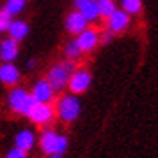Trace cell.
Segmentation results:
<instances>
[{"mask_svg":"<svg viewBox=\"0 0 158 158\" xmlns=\"http://www.w3.org/2000/svg\"><path fill=\"white\" fill-rule=\"evenodd\" d=\"M53 108H55V115H57L59 123L73 124V123L78 121V117L82 115V100L77 94L64 91L53 101Z\"/></svg>","mask_w":158,"mask_h":158,"instance_id":"1","label":"cell"},{"mask_svg":"<svg viewBox=\"0 0 158 158\" xmlns=\"http://www.w3.org/2000/svg\"><path fill=\"white\" fill-rule=\"evenodd\" d=\"M37 148L44 156L48 155H66L69 148V137L55 128H41L37 133Z\"/></svg>","mask_w":158,"mask_h":158,"instance_id":"2","label":"cell"},{"mask_svg":"<svg viewBox=\"0 0 158 158\" xmlns=\"http://www.w3.org/2000/svg\"><path fill=\"white\" fill-rule=\"evenodd\" d=\"M78 66V62H75V60H68V59H60L57 62H53V64L46 69V75H44V78L48 80L52 84V87L57 91L59 94L64 93L66 87H68V80L71 77V73L75 71V68Z\"/></svg>","mask_w":158,"mask_h":158,"instance_id":"3","label":"cell"},{"mask_svg":"<svg viewBox=\"0 0 158 158\" xmlns=\"http://www.w3.org/2000/svg\"><path fill=\"white\" fill-rule=\"evenodd\" d=\"M36 101L32 98L29 89H25L23 85L11 87L6 94V105H7L11 114L18 115V117H27V114L30 112V108Z\"/></svg>","mask_w":158,"mask_h":158,"instance_id":"4","label":"cell"},{"mask_svg":"<svg viewBox=\"0 0 158 158\" xmlns=\"http://www.w3.org/2000/svg\"><path fill=\"white\" fill-rule=\"evenodd\" d=\"M27 119L32 126L37 128H50L55 124L57 115H55V108L53 103H34L30 112L27 114Z\"/></svg>","mask_w":158,"mask_h":158,"instance_id":"5","label":"cell"},{"mask_svg":"<svg viewBox=\"0 0 158 158\" xmlns=\"http://www.w3.org/2000/svg\"><path fill=\"white\" fill-rule=\"evenodd\" d=\"M93 85V71L87 68V66H77L75 71L71 73V77L68 80V87L66 91L71 94H77V96H82L85 94Z\"/></svg>","mask_w":158,"mask_h":158,"instance_id":"6","label":"cell"},{"mask_svg":"<svg viewBox=\"0 0 158 158\" xmlns=\"http://www.w3.org/2000/svg\"><path fill=\"white\" fill-rule=\"evenodd\" d=\"M131 22H133V18L128 13H124L121 7H117L108 18L103 20V29H107L108 32H112L114 36H119V34H124L130 29Z\"/></svg>","mask_w":158,"mask_h":158,"instance_id":"7","label":"cell"},{"mask_svg":"<svg viewBox=\"0 0 158 158\" xmlns=\"http://www.w3.org/2000/svg\"><path fill=\"white\" fill-rule=\"evenodd\" d=\"M100 32L101 30L96 27V25H89L87 29H84L78 36H75L77 43H78L80 50L84 55H89V53H94L100 44Z\"/></svg>","mask_w":158,"mask_h":158,"instance_id":"8","label":"cell"},{"mask_svg":"<svg viewBox=\"0 0 158 158\" xmlns=\"http://www.w3.org/2000/svg\"><path fill=\"white\" fill-rule=\"evenodd\" d=\"M30 94H32V98L36 103H53V101L57 100L59 93L52 87V84L48 80L41 77V78H37L32 85H30Z\"/></svg>","mask_w":158,"mask_h":158,"instance_id":"9","label":"cell"},{"mask_svg":"<svg viewBox=\"0 0 158 158\" xmlns=\"http://www.w3.org/2000/svg\"><path fill=\"white\" fill-rule=\"evenodd\" d=\"M23 73L16 62H0V84L4 87H16L22 84Z\"/></svg>","mask_w":158,"mask_h":158,"instance_id":"10","label":"cell"},{"mask_svg":"<svg viewBox=\"0 0 158 158\" xmlns=\"http://www.w3.org/2000/svg\"><path fill=\"white\" fill-rule=\"evenodd\" d=\"M13 146L18 149L25 151L27 155H30L32 151L37 148V133L32 128H22L18 130L13 137Z\"/></svg>","mask_w":158,"mask_h":158,"instance_id":"11","label":"cell"},{"mask_svg":"<svg viewBox=\"0 0 158 158\" xmlns=\"http://www.w3.org/2000/svg\"><path fill=\"white\" fill-rule=\"evenodd\" d=\"M89 25H91V23L87 22L85 18L82 16V13L77 11V9H71V11L64 16V30L71 37L78 36L80 32H82L84 29H87Z\"/></svg>","mask_w":158,"mask_h":158,"instance_id":"12","label":"cell"},{"mask_svg":"<svg viewBox=\"0 0 158 158\" xmlns=\"http://www.w3.org/2000/svg\"><path fill=\"white\" fill-rule=\"evenodd\" d=\"M73 7L77 9V11H80L82 16H84L91 25L101 22L100 9H98L96 0H73Z\"/></svg>","mask_w":158,"mask_h":158,"instance_id":"13","label":"cell"},{"mask_svg":"<svg viewBox=\"0 0 158 158\" xmlns=\"http://www.w3.org/2000/svg\"><path fill=\"white\" fill-rule=\"evenodd\" d=\"M20 57V43L13 37H2L0 39V62H16Z\"/></svg>","mask_w":158,"mask_h":158,"instance_id":"14","label":"cell"},{"mask_svg":"<svg viewBox=\"0 0 158 158\" xmlns=\"http://www.w3.org/2000/svg\"><path fill=\"white\" fill-rule=\"evenodd\" d=\"M29 34H30L29 22H25L22 18H15V20L11 22V27H9V30H7L9 37H13L15 41L22 43V41H25V39L29 37Z\"/></svg>","mask_w":158,"mask_h":158,"instance_id":"15","label":"cell"},{"mask_svg":"<svg viewBox=\"0 0 158 158\" xmlns=\"http://www.w3.org/2000/svg\"><path fill=\"white\" fill-rule=\"evenodd\" d=\"M62 55H64V59L75 60V62H80V59L84 57V53H82V50H80V46H78L75 37H69L64 43V46H62Z\"/></svg>","mask_w":158,"mask_h":158,"instance_id":"16","label":"cell"},{"mask_svg":"<svg viewBox=\"0 0 158 158\" xmlns=\"http://www.w3.org/2000/svg\"><path fill=\"white\" fill-rule=\"evenodd\" d=\"M119 2H121L119 7H121L124 13H128L131 18L142 15V11H144V2L142 0H119Z\"/></svg>","mask_w":158,"mask_h":158,"instance_id":"17","label":"cell"},{"mask_svg":"<svg viewBox=\"0 0 158 158\" xmlns=\"http://www.w3.org/2000/svg\"><path fill=\"white\" fill-rule=\"evenodd\" d=\"M96 4H98V9H100L101 22H103L105 18H108V16L117 9V2H115V0H96Z\"/></svg>","mask_w":158,"mask_h":158,"instance_id":"18","label":"cell"},{"mask_svg":"<svg viewBox=\"0 0 158 158\" xmlns=\"http://www.w3.org/2000/svg\"><path fill=\"white\" fill-rule=\"evenodd\" d=\"M4 7L16 18V16H20L27 9V0H6Z\"/></svg>","mask_w":158,"mask_h":158,"instance_id":"19","label":"cell"},{"mask_svg":"<svg viewBox=\"0 0 158 158\" xmlns=\"http://www.w3.org/2000/svg\"><path fill=\"white\" fill-rule=\"evenodd\" d=\"M15 20V16L9 13L6 7H0V34H7L11 22Z\"/></svg>","mask_w":158,"mask_h":158,"instance_id":"20","label":"cell"},{"mask_svg":"<svg viewBox=\"0 0 158 158\" xmlns=\"http://www.w3.org/2000/svg\"><path fill=\"white\" fill-rule=\"evenodd\" d=\"M4 158H29V155L25 153V151L18 149V148H11V149L6 151V155H4Z\"/></svg>","mask_w":158,"mask_h":158,"instance_id":"21","label":"cell"},{"mask_svg":"<svg viewBox=\"0 0 158 158\" xmlns=\"http://www.w3.org/2000/svg\"><path fill=\"white\" fill-rule=\"evenodd\" d=\"M114 34H112V32H108L107 29H103L100 32V44L101 46H107V44H110L112 43V41H114Z\"/></svg>","mask_w":158,"mask_h":158,"instance_id":"22","label":"cell"},{"mask_svg":"<svg viewBox=\"0 0 158 158\" xmlns=\"http://www.w3.org/2000/svg\"><path fill=\"white\" fill-rule=\"evenodd\" d=\"M25 68H27L29 71H34V69L37 68V60H36L34 57H32V59H29V60H27V64H25Z\"/></svg>","mask_w":158,"mask_h":158,"instance_id":"23","label":"cell"},{"mask_svg":"<svg viewBox=\"0 0 158 158\" xmlns=\"http://www.w3.org/2000/svg\"><path fill=\"white\" fill-rule=\"evenodd\" d=\"M44 158H66L64 155H48V156H44Z\"/></svg>","mask_w":158,"mask_h":158,"instance_id":"24","label":"cell"},{"mask_svg":"<svg viewBox=\"0 0 158 158\" xmlns=\"http://www.w3.org/2000/svg\"><path fill=\"white\" fill-rule=\"evenodd\" d=\"M29 158H39V156H30V155H29Z\"/></svg>","mask_w":158,"mask_h":158,"instance_id":"25","label":"cell"},{"mask_svg":"<svg viewBox=\"0 0 158 158\" xmlns=\"http://www.w3.org/2000/svg\"><path fill=\"white\" fill-rule=\"evenodd\" d=\"M0 39H2V34H0Z\"/></svg>","mask_w":158,"mask_h":158,"instance_id":"26","label":"cell"},{"mask_svg":"<svg viewBox=\"0 0 158 158\" xmlns=\"http://www.w3.org/2000/svg\"><path fill=\"white\" fill-rule=\"evenodd\" d=\"M115 2H119V0H115Z\"/></svg>","mask_w":158,"mask_h":158,"instance_id":"27","label":"cell"}]
</instances>
